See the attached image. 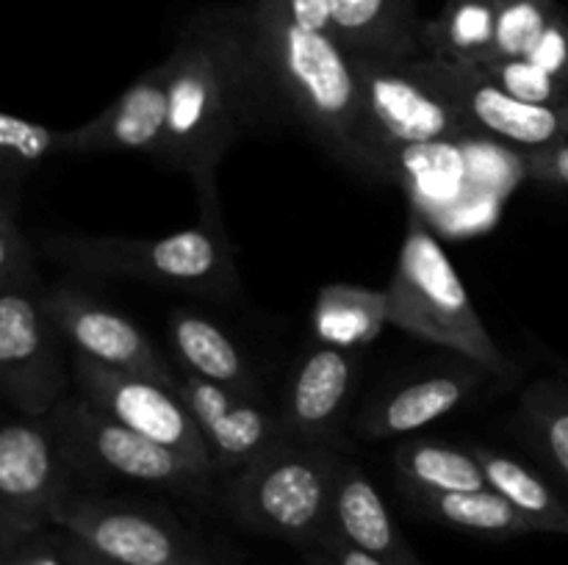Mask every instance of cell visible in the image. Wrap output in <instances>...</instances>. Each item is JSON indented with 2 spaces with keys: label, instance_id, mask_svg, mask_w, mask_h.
<instances>
[{
  "label": "cell",
  "instance_id": "9",
  "mask_svg": "<svg viewBox=\"0 0 568 565\" xmlns=\"http://www.w3.org/2000/svg\"><path fill=\"white\" fill-rule=\"evenodd\" d=\"M55 526L125 565H222L181 524L120 499L72 493Z\"/></svg>",
  "mask_w": 568,
  "mask_h": 565
},
{
  "label": "cell",
  "instance_id": "1",
  "mask_svg": "<svg viewBox=\"0 0 568 565\" xmlns=\"http://www.w3.org/2000/svg\"><path fill=\"white\" fill-rule=\"evenodd\" d=\"M170 122L161 164L192 175L200 208H220L216 166L242 133L281 100L261 50L253 6L203 9L164 59Z\"/></svg>",
  "mask_w": 568,
  "mask_h": 565
},
{
  "label": "cell",
  "instance_id": "26",
  "mask_svg": "<svg viewBox=\"0 0 568 565\" xmlns=\"http://www.w3.org/2000/svg\"><path fill=\"white\" fill-rule=\"evenodd\" d=\"M53 155H64L61 127L14 114L0 116V194L17 197L22 183Z\"/></svg>",
  "mask_w": 568,
  "mask_h": 565
},
{
  "label": "cell",
  "instance_id": "7",
  "mask_svg": "<svg viewBox=\"0 0 568 565\" xmlns=\"http://www.w3.org/2000/svg\"><path fill=\"white\" fill-rule=\"evenodd\" d=\"M75 476L48 415H14L0 430V548L55 526Z\"/></svg>",
  "mask_w": 568,
  "mask_h": 565
},
{
  "label": "cell",
  "instance_id": "27",
  "mask_svg": "<svg viewBox=\"0 0 568 565\" xmlns=\"http://www.w3.org/2000/svg\"><path fill=\"white\" fill-rule=\"evenodd\" d=\"M519 421L568 482V382L544 377L519 397Z\"/></svg>",
  "mask_w": 568,
  "mask_h": 565
},
{
  "label": "cell",
  "instance_id": "32",
  "mask_svg": "<svg viewBox=\"0 0 568 565\" xmlns=\"http://www.w3.org/2000/svg\"><path fill=\"white\" fill-rule=\"evenodd\" d=\"M305 557H308V565H386L383 559L364 552V548L344 541V537L336 535L333 530L327 532L320 543L305 548Z\"/></svg>",
  "mask_w": 568,
  "mask_h": 565
},
{
  "label": "cell",
  "instance_id": "14",
  "mask_svg": "<svg viewBox=\"0 0 568 565\" xmlns=\"http://www.w3.org/2000/svg\"><path fill=\"white\" fill-rule=\"evenodd\" d=\"M181 397L192 410L205 443H209L214 471H242L286 438L281 413H272L255 399V393L216 382L181 374Z\"/></svg>",
  "mask_w": 568,
  "mask_h": 565
},
{
  "label": "cell",
  "instance_id": "34",
  "mask_svg": "<svg viewBox=\"0 0 568 565\" xmlns=\"http://www.w3.org/2000/svg\"><path fill=\"white\" fill-rule=\"evenodd\" d=\"M3 565H70V563H67L64 552H61L59 535L44 537L42 532V535L20 543L11 554H6Z\"/></svg>",
  "mask_w": 568,
  "mask_h": 565
},
{
  "label": "cell",
  "instance_id": "5",
  "mask_svg": "<svg viewBox=\"0 0 568 565\" xmlns=\"http://www.w3.org/2000/svg\"><path fill=\"white\" fill-rule=\"evenodd\" d=\"M344 458L333 446L283 441L236 471L225 507L239 526L305 552L331 532L333 493Z\"/></svg>",
  "mask_w": 568,
  "mask_h": 565
},
{
  "label": "cell",
  "instance_id": "24",
  "mask_svg": "<svg viewBox=\"0 0 568 565\" xmlns=\"http://www.w3.org/2000/svg\"><path fill=\"white\" fill-rule=\"evenodd\" d=\"M394 469H397L403 491L449 493L488 487L486 474L471 449L466 452V449L430 441V438L399 443L394 452Z\"/></svg>",
  "mask_w": 568,
  "mask_h": 565
},
{
  "label": "cell",
  "instance_id": "22",
  "mask_svg": "<svg viewBox=\"0 0 568 565\" xmlns=\"http://www.w3.org/2000/svg\"><path fill=\"white\" fill-rule=\"evenodd\" d=\"M471 454L480 463L488 487L497 491L505 502L514 504L536 526V532H560V535H568V504L555 493V487L541 474L527 469L525 463H519L510 454L483 446V443L471 446Z\"/></svg>",
  "mask_w": 568,
  "mask_h": 565
},
{
  "label": "cell",
  "instance_id": "16",
  "mask_svg": "<svg viewBox=\"0 0 568 565\" xmlns=\"http://www.w3.org/2000/svg\"><path fill=\"white\" fill-rule=\"evenodd\" d=\"M358 352L355 349L316 343L303 355L292 371L281 404V421L286 438L303 443L331 446L338 435L355 380H358Z\"/></svg>",
  "mask_w": 568,
  "mask_h": 565
},
{
  "label": "cell",
  "instance_id": "11",
  "mask_svg": "<svg viewBox=\"0 0 568 565\" xmlns=\"http://www.w3.org/2000/svg\"><path fill=\"white\" fill-rule=\"evenodd\" d=\"M61 336L33 288L0 286V388L22 415H50L67 397Z\"/></svg>",
  "mask_w": 568,
  "mask_h": 565
},
{
  "label": "cell",
  "instance_id": "31",
  "mask_svg": "<svg viewBox=\"0 0 568 565\" xmlns=\"http://www.w3.org/2000/svg\"><path fill=\"white\" fill-rule=\"evenodd\" d=\"M521 166L532 181L568 192V138L552 144V147L521 153Z\"/></svg>",
  "mask_w": 568,
  "mask_h": 565
},
{
  "label": "cell",
  "instance_id": "4",
  "mask_svg": "<svg viewBox=\"0 0 568 565\" xmlns=\"http://www.w3.org/2000/svg\"><path fill=\"white\" fill-rule=\"evenodd\" d=\"M386 310L392 327L455 349L499 380L516 377V363L483 325L447 249L416 210L408 216L403 249L388 280Z\"/></svg>",
  "mask_w": 568,
  "mask_h": 565
},
{
  "label": "cell",
  "instance_id": "28",
  "mask_svg": "<svg viewBox=\"0 0 568 565\" xmlns=\"http://www.w3.org/2000/svg\"><path fill=\"white\" fill-rule=\"evenodd\" d=\"M558 17V0H497L491 59H530Z\"/></svg>",
  "mask_w": 568,
  "mask_h": 565
},
{
  "label": "cell",
  "instance_id": "23",
  "mask_svg": "<svg viewBox=\"0 0 568 565\" xmlns=\"http://www.w3.org/2000/svg\"><path fill=\"white\" fill-rule=\"evenodd\" d=\"M311 325L320 343L342 349L366 347L388 325L386 291L347 286V282L325 286L316 297Z\"/></svg>",
  "mask_w": 568,
  "mask_h": 565
},
{
  "label": "cell",
  "instance_id": "13",
  "mask_svg": "<svg viewBox=\"0 0 568 565\" xmlns=\"http://www.w3.org/2000/svg\"><path fill=\"white\" fill-rule=\"evenodd\" d=\"M42 310L55 332L75 347V352L111 369L150 377L161 386L181 391V374L170 369L142 327L89 297L81 288L64 286V282L53 286L42 294Z\"/></svg>",
  "mask_w": 568,
  "mask_h": 565
},
{
  "label": "cell",
  "instance_id": "3",
  "mask_svg": "<svg viewBox=\"0 0 568 565\" xmlns=\"http://www.w3.org/2000/svg\"><path fill=\"white\" fill-rule=\"evenodd\" d=\"M200 210L203 219L197 225L170 236L128 238L98 233H48L39 238V253L81 275L128 277L200 297L231 299L236 297L242 282L220 208Z\"/></svg>",
  "mask_w": 568,
  "mask_h": 565
},
{
  "label": "cell",
  "instance_id": "29",
  "mask_svg": "<svg viewBox=\"0 0 568 565\" xmlns=\"http://www.w3.org/2000/svg\"><path fill=\"white\" fill-rule=\"evenodd\" d=\"M483 70L527 103L541 105H564V81L538 66L530 59H488L483 61Z\"/></svg>",
  "mask_w": 568,
  "mask_h": 565
},
{
  "label": "cell",
  "instance_id": "35",
  "mask_svg": "<svg viewBox=\"0 0 568 565\" xmlns=\"http://www.w3.org/2000/svg\"><path fill=\"white\" fill-rule=\"evenodd\" d=\"M59 546L70 565H125L120 563V559L105 557V554H100L98 548H92L89 543H83L81 537L70 535V532L64 530H59Z\"/></svg>",
  "mask_w": 568,
  "mask_h": 565
},
{
  "label": "cell",
  "instance_id": "17",
  "mask_svg": "<svg viewBox=\"0 0 568 565\" xmlns=\"http://www.w3.org/2000/svg\"><path fill=\"white\" fill-rule=\"evenodd\" d=\"M486 377H491L486 369L469 363L388 388L386 393L366 404L358 419V432L366 441L414 435L430 421L453 413L464 399H469L480 388Z\"/></svg>",
  "mask_w": 568,
  "mask_h": 565
},
{
  "label": "cell",
  "instance_id": "19",
  "mask_svg": "<svg viewBox=\"0 0 568 565\" xmlns=\"http://www.w3.org/2000/svg\"><path fill=\"white\" fill-rule=\"evenodd\" d=\"M422 25L414 0H333V37L353 55H425Z\"/></svg>",
  "mask_w": 568,
  "mask_h": 565
},
{
  "label": "cell",
  "instance_id": "8",
  "mask_svg": "<svg viewBox=\"0 0 568 565\" xmlns=\"http://www.w3.org/2000/svg\"><path fill=\"white\" fill-rule=\"evenodd\" d=\"M372 125L388 147H427L469 136V125L425 66L416 59L353 55Z\"/></svg>",
  "mask_w": 568,
  "mask_h": 565
},
{
  "label": "cell",
  "instance_id": "20",
  "mask_svg": "<svg viewBox=\"0 0 568 565\" xmlns=\"http://www.w3.org/2000/svg\"><path fill=\"white\" fill-rule=\"evenodd\" d=\"M170 341L189 374L244 393H255L258 388L253 366L244 358L242 347L205 316L192 310H172Z\"/></svg>",
  "mask_w": 568,
  "mask_h": 565
},
{
  "label": "cell",
  "instance_id": "10",
  "mask_svg": "<svg viewBox=\"0 0 568 565\" xmlns=\"http://www.w3.org/2000/svg\"><path fill=\"white\" fill-rule=\"evenodd\" d=\"M72 369H75L72 377H75L78 393L87 402L136 430L139 435L172 449L189 463L214 474L209 443H205L192 410L183 402L181 391L161 386L150 377L111 369L81 352H75Z\"/></svg>",
  "mask_w": 568,
  "mask_h": 565
},
{
  "label": "cell",
  "instance_id": "18",
  "mask_svg": "<svg viewBox=\"0 0 568 565\" xmlns=\"http://www.w3.org/2000/svg\"><path fill=\"white\" fill-rule=\"evenodd\" d=\"M331 530L386 565H425L399 532L375 482L347 458L338 465Z\"/></svg>",
  "mask_w": 568,
  "mask_h": 565
},
{
  "label": "cell",
  "instance_id": "21",
  "mask_svg": "<svg viewBox=\"0 0 568 565\" xmlns=\"http://www.w3.org/2000/svg\"><path fill=\"white\" fill-rule=\"evenodd\" d=\"M410 510L436 524L449 530L469 532V535L488 537V541H510V537L532 535L536 526L519 513L510 502H505L491 487L480 491H449V493H427V491H403Z\"/></svg>",
  "mask_w": 568,
  "mask_h": 565
},
{
  "label": "cell",
  "instance_id": "33",
  "mask_svg": "<svg viewBox=\"0 0 568 565\" xmlns=\"http://www.w3.org/2000/svg\"><path fill=\"white\" fill-rule=\"evenodd\" d=\"M283 14L308 31L333 33V0H275Z\"/></svg>",
  "mask_w": 568,
  "mask_h": 565
},
{
  "label": "cell",
  "instance_id": "2",
  "mask_svg": "<svg viewBox=\"0 0 568 565\" xmlns=\"http://www.w3.org/2000/svg\"><path fill=\"white\" fill-rule=\"evenodd\" d=\"M255 25L281 103L342 164L399 183L397 150L388 147L366 111L355 59L333 33L308 31L275 0H255Z\"/></svg>",
  "mask_w": 568,
  "mask_h": 565
},
{
  "label": "cell",
  "instance_id": "36",
  "mask_svg": "<svg viewBox=\"0 0 568 565\" xmlns=\"http://www.w3.org/2000/svg\"><path fill=\"white\" fill-rule=\"evenodd\" d=\"M564 109L568 111V78H566V83H564Z\"/></svg>",
  "mask_w": 568,
  "mask_h": 565
},
{
  "label": "cell",
  "instance_id": "12",
  "mask_svg": "<svg viewBox=\"0 0 568 565\" xmlns=\"http://www.w3.org/2000/svg\"><path fill=\"white\" fill-rule=\"evenodd\" d=\"M425 66L449 94L471 133L503 138L519 147V153L552 147L568 138V111L564 105L519 100L499 86L480 64H460L425 53Z\"/></svg>",
  "mask_w": 568,
  "mask_h": 565
},
{
  "label": "cell",
  "instance_id": "30",
  "mask_svg": "<svg viewBox=\"0 0 568 565\" xmlns=\"http://www.w3.org/2000/svg\"><path fill=\"white\" fill-rule=\"evenodd\" d=\"M37 255L17 225V197L0 194V286L37 288Z\"/></svg>",
  "mask_w": 568,
  "mask_h": 565
},
{
  "label": "cell",
  "instance_id": "15",
  "mask_svg": "<svg viewBox=\"0 0 568 565\" xmlns=\"http://www.w3.org/2000/svg\"><path fill=\"white\" fill-rule=\"evenodd\" d=\"M170 122V72L150 66L94 120L64 131V155L148 153L159 158Z\"/></svg>",
  "mask_w": 568,
  "mask_h": 565
},
{
  "label": "cell",
  "instance_id": "6",
  "mask_svg": "<svg viewBox=\"0 0 568 565\" xmlns=\"http://www.w3.org/2000/svg\"><path fill=\"white\" fill-rule=\"evenodd\" d=\"M48 419L78 476H114L192 499H203L209 493L211 471L139 435L136 430L87 402L81 393L61 399Z\"/></svg>",
  "mask_w": 568,
  "mask_h": 565
},
{
  "label": "cell",
  "instance_id": "25",
  "mask_svg": "<svg viewBox=\"0 0 568 565\" xmlns=\"http://www.w3.org/2000/svg\"><path fill=\"white\" fill-rule=\"evenodd\" d=\"M497 0H444L436 20L422 25L425 53L460 64H483L494 53Z\"/></svg>",
  "mask_w": 568,
  "mask_h": 565
}]
</instances>
